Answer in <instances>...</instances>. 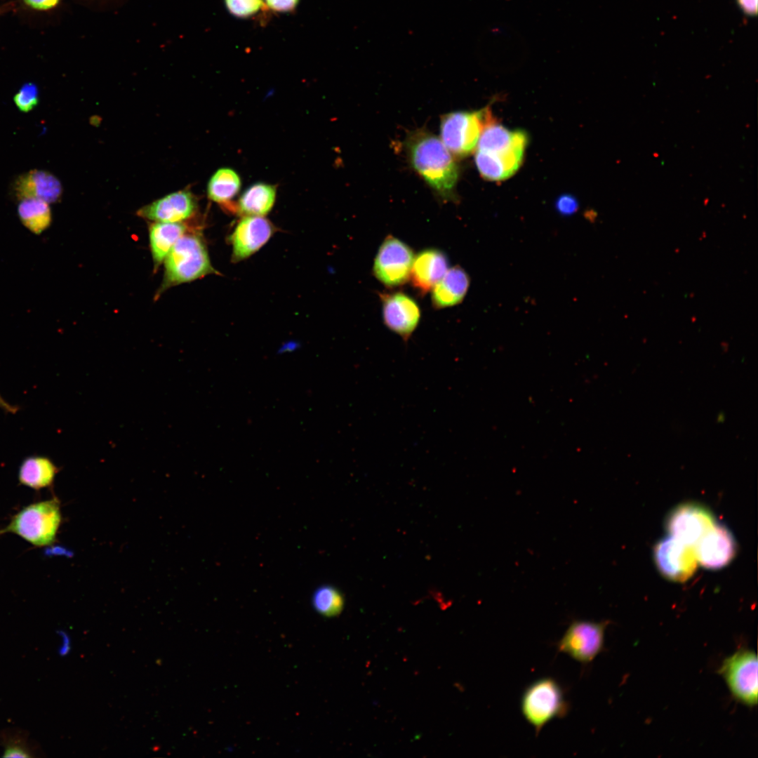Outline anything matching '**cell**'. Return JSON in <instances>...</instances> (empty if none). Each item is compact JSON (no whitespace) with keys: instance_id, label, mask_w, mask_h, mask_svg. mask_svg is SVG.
<instances>
[{"instance_id":"1","label":"cell","mask_w":758,"mask_h":758,"mask_svg":"<svg viewBox=\"0 0 758 758\" xmlns=\"http://www.w3.org/2000/svg\"><path fill=\"white\" fill-rule=\"evenodd\" d=\"M406 151L416 173L442 199L456 201L459 168L439 138L425 129L411 132Z\"/></svg>"},{"instance_id":"2","label":"cell","mask_w":758,"mask_h":758,"mask_svg":"<svg viewBox=\"0 0 758 758\" xmlns=\"http://www.w3.org/2000/svg\"><path fill=\"white\" fill-rule=\"evenodd\" d=\"M163 263V279L154 296L155 300L172 287L220 274L211 262L201 230L194 227L178 240Z\"/></svg>"},{"instance_id":"3","label":"cell","mask_w":758,"mask_h":758,"mask_svg":"<svg viewBox=\"0 0 758 758\" xmlns=\"http://www.w3.org/2000/svg\"><path fill=\"white\" fill-rule=\"evenodd\" d=\"M62 518L57 498L33 503L13 516L8 525L0 529V536L11 533L34 546H48L56 540Z\"/></svg>"},{"instance_id":"4","label":"cell","mask_w":758,"mask_h":758,"mask_svg":"<svg viewBox=\"0 0 758 758\" xmlns=\"http://www.w3.org/2000/svg\"><path fill=\"white\" fill-rule=\"evenodd\" d=\"M521 712L538 733L550 721L565 716L568 705L561 685L551 677L538 679L524 691Z\"/></svg>"},{"instance_id":"5","label":"cell","mask_w":758,"mask_h":758,"mask_svg":"<svg viewBox=\"0 0 758 758\" xmlns=\"http://www.w3.org/2000/svg\"><path fill=\"white\" fill-rule=\"evenodd\" d=\"M492 119L488 108L445 114L440 121V139L453 155L465 157L475 149L483 127Z\"/></svg>"},{"instance_id":"6","label":"cell","mask_w":758,"mask_h":758,"mask_svg":"<svg viewBox=\"0 0 758 758\" xmlns=\"http://www.w3.org/2000/svg\"><path fill=\"white\" fill-rule=\"evenodd\" d=\"M413 259L411 247L389 235L378 248L373 262V274L388 288L401 286L409 279Z\"/></svg>"},{"instance_id":"7","label":"cell","mask_w":758,"mask_h":758,"mask_svg":"<svg viewBox=\"0 0 758 758\" xmlns=\"http://www.w3.org/2000/svg\"><path fill=\"white\" fill-rule=\"evenodd\" d=\"M608 624V621H572L557 644L558 650L580 663L592 662L603 649Z\"/></svg>"},{"instance_id":"8","label":"cell","mask_w":758,"mask_h":758,"mask_svg":"<svg viewBox=\"0 0 758 758\" xmlns=\"http://www.w3.org/2000/svg\"><path fill=\"white\" fill-rule=\"evenodd\" d=\"M719 672L738 699L748 705L757 704V658L754 652H736L724 661Z\"/></svg>"},{"instance_id":"9","label":"cell","mask_w":758,"mask_h":758,"mask_svg":"<svg viewBox=\"0 0 758 758\" xmlns=\"http://www.w3.org/2000/svg\"><path fill=\"white\" fill-rule=\"evenodd\" d=\"M658 569L663 576L676 582H684L696 571L698 560L695 546L686 544L670 536L660 540L654 549Z\"/></svg>"},{"instance_id":"10","label":"cell","mask_w":758,"mask_h":758,"mask_svg":"<svg viewBox=\"0 0 758 758\" xmlns=\"http://www.w3.org/2000/svg\"><path fill=\"white\" fill-rule=\"evenodd\" d=\"M198 211L197 197L191 190L184 189L141 207L136 215L151 222H189Z\"/></svg>"},{"instance_id":"11","label":"cell","mask_w":758,"mask_h":758,"mask_svg":"<svg viewBox=\"0 0 758 758\" xmlns=\"http://www.w3.org/2000/svg\"><path fill=\"white\" fill-rule=\"evenodd\" d=\"M712 514L702 505L687 503L676 507L669 515L670 536L695 546L716 524Z\"/></svg>"},{"instance_id":"12","label":"cell","mask_w":758,"mask_h":758,"mask_svg":"<svg viewBox=\"0 0 758 758\" xmlns=\"http://www.w3.org/2000/svg\"><path fill=\"white\" fill-rule=\"evenodd\" d=\"M275 232L274 225L265 217L242 216L230 236L232 262L245 260L260 250Z\"/></svg>"},{"instance_id":"13","label":"cell","mask_w":758,"mask_h":758,"mask_svg":"<svg viewBox=\"0 0 758 758\" xmlns=\"http://www.w3.org/2000/svg\"><path fill=\"white\" fill-rule=\"evenodd\" d=\"M383 319L392 331L406 340L416 328L420 310L414 299L397 291L381 294Z\"/></svg>"},{"instance_id":"14","label":"cell","mask_w":758,"mask_h":758,"mask_svg":"<svg viewBox=\"0 0 758 758\" xmlns=\"http://www.w3.org/2000/svg\"><path fill=\"white\" fill-rule=\"evenodd\" d=\"M698 562L705 568L726 566L736 554V542L729 529L716 523L695 545Z\"/></svg>"},{"instance_id":"15","label":"cell","mask_w":758,"mask_h":758,"mask_svg":"<svg viewBox=\"0 0 758 758\" xmlns=\"http://www.w3.org/2000/svg\"><path fill=\"white\" fill-rule=\"evenodd\" d=\"M12 191L20 201L36 199L52 204L61 198L62 187L60 180L51 173L32 169L15 178L12 185Z\"/></svg>"},{"instance_id":"16","label":"cell","mask_w":758,"mask_h":758,"mask_svg":"<svg viewBox=\"0 0 758 758\" xmlns=\"http://www.w3.org/2000/svg\"><path fill=\"white\" fill-rule=\"evenodd\" d=\"M448 267L446 255L437 248H426L413 259L410 281L421 294L429 292L444 276Z\"/></svg>"},{"instance_id":"17","label":"cell","mask_w":758,"mask_h":758,"mask_svg":"<svg viewBox=\"0 0 758 758\" xmlns=\"http://www.w3.org/2000/svg\"><path fill=\"white\" fill-rule=\"evenodd\" d=\"M527 143L528 135L525 131L509 130L496 123L493 118L483 127L477 149L496 154L525 151Z\"/></svg>"},{"instance_id":"18","label":"cell","mask_w":758,"mask_h":758,"mask_svg":"<svg viewBox=\"0 0 758 758\" xmlns=\"http://www.w3.org/2000/svg\"><path fill=\"white\" fill-rule=\"evenodd\" d=\"M470 279L461 267L454 266L447 270L432 290V303L435 309H443L460 303L464 299Z\"/></svg>"},{"instance_id":"19","label":"cell","mask_w":758,"mask_h":758,"mask_svg":"<svg viewBox=\"0 0 758 758\" xmlns=\"http://www.w3.org/2000/svg\"><path fill=\"white\" fill-rule=\"evenodd\" d=\"M189 222H152L149 225V243L157 272L178 240L191 228Z\"/></svg>"},{"instance_id":"20","label":"cell","mask_w":758,"mask_h":758,"mask_svg":"<svg viewBox=\"0 0 758 758\" xmlns=\"http://www.w3.org/2000/svg\"><path fill=\"white\" fill-rule=\"evenodd\" d=\"M60 470L50 458L32 455L21 462L18 479L21 485L39 491L51 486Z\"/></svg>"},{"instance_id":"21","label":"cell","mask_w":758,"mask_h":758,"mask_svg":"<svg viewBox=\"0 0 758 758\" xmlns=\"http://www.w3.org/2000/svg\"><path fill=\"white\" fill-rule=\"evenodd\" d=\"M276 196L274 185L265 182L254 183L241 194L237 210L241 216L265 217L273 208Z\"/></svg>"},{"instance_id":"22","label":"cell","mask_w":758,"mask_h":758,"mask_svg":"<svg viewBox=\"0 0 758 758\" xmlns=\"http://www.w3.org/2000/svg\"><path fill=\"white\" fill-rule=\"evenodd\" d=\"M241 185V178L234 169L220 168L208 182L207 195L212 201L225 205L238 194Z\"/></svg>"},{"instance_id":"23","label":"cell","mask_w":758,"mask_h":758,"mask_svg":"<svg viewBox=\"0 0 758 758\" xmlns=\"http://www.w3.org/2000/svg\"><path fill=\"white\" fill-rule=\"evenodd\" d=\"M18 216L22 224L29 230L40 233L46 230L51 222L49 204L36 199L20 200L18 206Z\"/></svg>"},{"instance_id":"24","label":"cell","mask_w":758,"mask_h":758,"mask_svg":"<svg viewBox=\"0 0 758 758\" xmlns=\"http://www.w3.org/2000/svg\"><path fill=\"white\" fill-rule=\"evenodd\" d=\"M474 161L480 175L488 180H503L517 171L507 161L492 153L477 149Z\"/></svg>"},{"instance_id":"25","label":"cell","mask_w":758,"mask_h":758,"mask_svg":"<svg viewBox=\"0 0 758 758\" xmlns=\"http://www.w3.org/2000/svg\"><path fill=\"white\" fill-rule=\"evenodd\" d=\"M314 610L326 617H334L340 614L344 606V598L341 592L331 585H323L317 589L312 599Z\"/></svg>"},{"instance_id":"26","label":"cell","mask_w":758,"mask_h":758,"mask_svg":"<svg viewBox=\"0 0 758 758\" xmlns=\"http://www.w3.org/2000/svg\"><path fill=\"white\" fill-rule=\"evenodd\" d=\"M13 102L18 109L22 112H29L35 108L39 102V91L37 85L33 82L24 84L13 96Z\"/></svg>"},{"instance_id":"27","label":"cell","mask_w":758,"mask_h":758,"mask_svg":"<svg viewBox=\"0 0 758 758\" xmlns=\"http://www.w3.org/2000/svg\"><path fill=\"white\" fill-rule=\"evenodd\" d=\"M227 10L238 18H248L258 12L262 0H225Z\"/></svg>"},{"instance_id":"28","label":"cell","mask_w":758,"mask_h":758,"mask_svg":"<svg viewBox=\"0 0 758 758\" xmlns=\"http://www.w3.org/2000/svg\"><path fill=\"white\" fill-rule=\"evenodd\" d=\"M556 211L564 216H569L578 209V201L569 194H562L555 201Z\"/></svg>"},{"instance_id":"29","label":"cell","mask_w":758,"mask_h":758,"mask_svg":"<svg viewBox=\"0 0 758 758\" xmlns=\"http://www.w3.org/2000/svg\"><path fill=\"white\" fill-rule=\"evenodd\" d=\"M265 1L271 10L279 13H287L295 8L299 0H265Z\"/></svg>"},{"instance_id":"30","label":"cell","mask_w":758,"mask_h":758,"mask_svg":"<svg viewBox=\"0 0 758 758\" xmlns=\"http://www.w3.org/2000/svg\"><path fill=\"white\" fill-rule=\"evenodd\" d=\"M4 757H31L29 752L21 743L15 741L6 745Z\"/></svg>"},{"instance_id":"31","label":"cell","mask_w":758,"mask_h":758,"mask_svg":"<svg viewBox=\"0 0 758 758\" xmlns=\"http://www.w3.org/2000/svg\"><path fill=\"white\" fill-rule=\"evenodd\" d=\"M29 7L38 11H47L55 7L60 0H22Z\"/></svg>"},{"instance_id":"32","label":"cell","mask_w":758,"mask_h":758,"mask_svg":"<svg viewBox=\"0 0 758 758\" xmlns=\"http://www.w3.org/2000/svg\"><path fill=\"white\" fill-rule=\"evenodd\" d=\"M758 0H736V3L741 11L748 16H756L757 14Z\"/></svg>"},{"instance_id":"33","label":"cell","mask_w":758,"mask_h":758,"mask_svg":"<svg viewBox=\"0 0 758 758\" xmlns=\"http://www.w3.org/2000/svg\"><path fill=\"white\" fill-rule=\"evenodd\" d=\"M60 635L62 638V644L60 647L59 652L61 656H65L70 651V639L67 633L63 631L60 632Z\"/></svg>"},{"instance_id":"34","label":"cell","mask_w":758,"mask_h":758,"mask_svg":"<svg viewBox=\"0 0 758 758\" xmlns=\"http://www.w3.org/2000/svg\"><path fill=\"white\" fill-rule=\"evenodd\" d=\"M0 408L3 410L5 413L11 414H15L20 410L19 406L10 404L6 400H5L1 394Z\"/></svg>"}]
</instances>
